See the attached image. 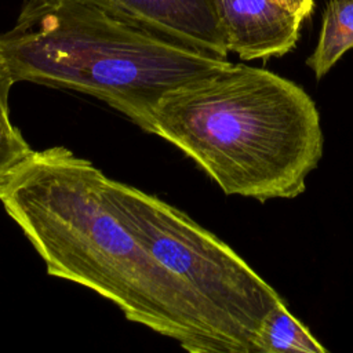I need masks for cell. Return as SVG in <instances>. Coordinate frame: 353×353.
I'll return each instance as SVG.
<instances>
[{
  "label": "cell",
  "mask_w": 353,
  "mask_h": 353,
  "mask_svg": "<svg viewBox=\"0 0 353 353\" xmlns=\"http://www.w3.org/2000/svg\"><path fill=\"white\" fill-rule=\"evenodd\" d=\"M103 178L65 146L33 150L0 182V203L50 276L92 290L190 353H226L196 296L117 215Z\"/></svg>",
  "instance_id": "6da1fadb"
},
{
  "label": "cell",
  "mask_w": 353,
  "mask_h": 353,
  "mask_svg": "<svg viewBox=\"0 0 353 353\" xmlns=\"http://www.w3.org/2000/svg\"><path fill=\"white\" fill-rule=\"evenodd\" d=\"M153 134L190 157L225 194L294 199L323 154L320 116L294 81L229 63L159 102Z\"/></svg>",
  "instance_id": "7a4b0ae2"
},
{
  "label": "cell",
  "mask_w": 353,
  "mask_h": 353,
  "mask_svg": "<svg viewBox=\"0 0 353 353\" xmlns=\"http://www.w3.org/2000/svg\"><path fill=\"white\" fill-rule=\"evenodd\" d=\"M0 46L17 83L92 95L149 134L167 92L230 63L79 0H25Z\"/></svg>",
  "instance_id": "3957f363"
},
{
  "label": "cell",
  "mask_w": 353,
  "mask_h": 353,
  "mask_svg": "<svg viewBox=\"0 0 353 353\" xmlns=\"http://www.w3.org/2000/svg\"><path fill=\"white\" fill-rule=\"evenodd\" d=\"M117 215L203 306L226 353H259L268 314L284 299L234 250L176 207L103 178Z\"/></svg>",
  "instance_id": "277c9868"
},
{
  "label": "cell",
  "mask_w": 353,
  "mask_h": 353,
  "mask_svg": "<svg viewBox=\"0 0 353 353\" xmlns=\"http://www.w3.org/2000/svg\"><path fill=\"white\" fill-rule=\"evenodd\" d=\"M228 51L243 61L281 57L296 46L305 18L280 0H214Z\"/></svg>",
  "instance_id": "5b68a950"
},
{
  "label": "cell",
  "mask_w": 353,
  "mask_h": 353,
  "mask_svg": "<svg viewBox=\"0 0 353 353\" xmlns=\"http://www.w3.org/2000/svg\"><path fill=\"white\" fill-rule=\"evenodd\" d=\"M132 19L203 51L228 58L214 0H79Z\"/></svg>",
  "instance_id": "8992f818"
},
{
  "label": "cell",
  "mask_w": 353,
  "mask_h": 353,
  "mask_svg": "<svg viewBox=\"0 0 353 353\" xmlns=\"http://www.w3.org/2000/svg\"><path fill=\"white\" fill-rule=\"evenodd\" d=\"M353 48V0H328L324 11L317 44L306 65L317 79Z\"/></svg>",
  "instance_id": "52a82bcc"
},
{
  "label": "cell",
  "mask_w": 353,
  "mask_h": 353,
  "mask_svg": "<svg viewBox=\"0 0 353 353\" xmlns=\"http://www.w3.org/2000/svg\"><path fill=\"white\" fill-rule=\"evenodd\" d=\"M327 349L280 302L265 319L259 334V353H325Z\"/></svg>",
  "instance_id": "ba28073f"
},
{
  "label": "cell",
  "mask_w": 353,
  "mask_h": 353,
  "mask_svg": "<svg viewBox=\"0 0 353 353\" xmlns=\"http://www.w3.org/2000/svg\"><path fill=\"white\" fill-rule=\"evenodd\" d=\"M15 83L8 61L0 46V182L33 152L10 117L8 97Z\"/></svg>",
  "instance_id": "9c48e42d"
},
{
  "label": "cell",
  "mask_w": 353,
  "mask_h": 353,
  "mask_svg": "<svg viewBox=\"0 0 353 353\" xmlns=\"http://www.w3.org/2000/svg\"><path fill=\"white\" fill-rule=\"evenodd\" d=\"M281 3L287 4L296 12H299L305 19L309 18L314 10V1L313 0H280Z\"/></svg>",
  "instance_id": "30bf717a"
}]
</instances>
